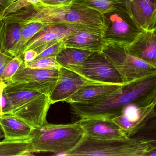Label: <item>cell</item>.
Here are the masks:
<instances>
[{"instance_id":"cell-26","label":"cell","mask_w":156,"mask_h":156,"mask_svg":"<svg viewBox=\"0 0 156 156\" xmlns=\"http://www.w3.org/2000/svg\"><path fill=\"white\" fill-rule=\"evenodd\" d=\"M23 62V59L18 57H14L6 64L2 77L3 80L5 83L11 81L12 76L15 74Z\"/></svg>"},{"instance_id":"cell-19","label":"cell","mask_w":156,"mask_h":156,"mask_svg":"<svg viewBox=\"0 0 156 156\" xmlns=\"http://www.w3.org/2000/svg\"><path fill=\"white\" fill-rule=\"evenodd\" d=\"M47 24L36 22L21 26L22 29L21 38L12 49L8 50V52L14 57H18L23 59L26 46L31 38Z\"/></svg>"},{"instance_id":"cell-24","label":"cell","mask_w":156,"mask_h":156,"mask_svg":"<svg viewBox=\"0 0 156 156\" xmlns=\"http://www.w3.org/2000/svg\"><path fill=\"white\" fill-rule=\"evenodd\" d=\"M24 64L28 67L43 69L59 70L61 67L57 61L56 58L53 57L37 59L32 62H24Z\"/></svg>"},{"instance_id":"cell-4","label":"cell","mask_w":156,"mask_h":156,"mask_svg":"<svg viewBox=\"0 0 156 156\" xmlns=\"http://www.w3.org/2000/svg\"><path fill=\"white\" fill-rule=\"evenodd\" d=\"M102 14V35L105 43H116L127 46L144 31L131 14L129 0Z\"/></svg>"},{"instance_id":"cell-14","label":"cell","mask_w":156,"mask_h":156,"mask_svg":"<svg viewBox=\"0 0 156 156\" xmlns=\"http://www.w3.org/2000/svg\"><path fill=\"white\" fill-rule=\"evenodd\" d=\"M58 70L43 69L27 67L24 62L20 66L10 82L56 84Z\"/></svg>"},{"instance_id":"cell-9","label":"cell","mask_w":156,"mask_h":156,"mask_svg":"<svg viewBox=\"0 0 156 156\" xmlns=\"http://www.w3.org/2000/svg\"><path fill=\"white\" fill-rule=\"evenodd\" d=\"M77 122L83 128L85 135L96 139H122L126 133L112 120L103 118H83Z\"/></svg>"},{"instance_id":"cell-10","label":"cell","mask_w":156,"mask_h":156,"mask_svg":"<svg viewBox=\"0 0 156 156\" xmlns=\"http://www.w3.org/2000/svg\"><path fill=\"white\" fill-rule=\"evenodd\" d=\"M65 47H74L95 52L101 51L105 42L102 31L84 27L74 31L63 39Z\"/></svg>"},{"instance_id":"cell-25","label":"cell","mask_w":156,"mask_h":156,"mask_svg":"<svg viewBox=\"0 0 156 156\" xmlns=\"http://www.w3.org/2000/svg\"><path fill=\"white\" fill-rule=\"evenodd\" d=\"M6 46L7 50L12 49L19 41L22 36V27L16 24L7 25Z\"/></svg>"},{"instance_id":"cell-36","label":"cell","mask_w":156,"mask_h":156,"mask_svg":"<svg viewBox=\"0 0 156 156\" xmlns=\"http://www.w3.org/2000/svg\"><path fill=\"white\" fill-rule=\"evenodd\" d=\"M154 32H155V33L156 34V26L154 30Z\"/></svg>"},{"instance_id":"cell-18","label":"cell","mask_w":156,"mask_h":156,"mask_svg":"<svg viewBox=\"0 0 156 156\" xmlns=\"http://www.w3.org/2000/svg\"><path fill=\"white\" fill-rule=\"evenodd\" d=\"M31 138L25 139H6L0 141V156H31Z\"/></svg>"},{"instance_id":"cell-12","label":"cell","mask_w":156,"mask_h":156,"mask_svg":"<svg viewBox=\"0 0 156 156\" xmlns=\"http://www.w3.org/2000/svg\"><path fill=\"white\" fill-rule=\"evenodd\" d=\"M122 85L93 82L81 88L65 101L69 103L94 102L111 95L120 89Z\"/></svg>"},{"instance_id":"cell-17","label":"cell","mask_w":156,"mask_h":156,"mask_svg":"<svg viewBox=\"0 0 156 156\" xmlns=\"http://www.w3.org/2000/svg\"><path fill=\"white\" fill-rule=\"evenodd\" d=\"M126 136L142 143L156 141V104Z\"/></svg>"},{"instance_id":"cell-27","label":"cell","mask_w":156,"mask_h":156,"mask_svg":"<svg viewBox=\"0 0 156 156\" xmlns=\"http://www.w3.org/2000/svg\"><path fill=\"white\" fill-rule=\"evenodd\" d=\"M73 0H41L39 2L47 5H69L73 2Z\"/></svg>"},{"instance_id":"cell-34","label":"cell","mask_w":156,"mask_h":156,"mask_svg":"<svg viewBox=\"0 0 156 156\" xmlns=\"http://www.w3.org/2000/svg\"><path fill=\"white\" fill-rule=\"evenodd\" d=\"M156 5V0H146Z\"/></svg>"},{"instance_id":"cell-32","label":"cell","mask_w":156,"mask_h":156,"mask_svg":"<svg viewBox=\"0 0 156 156\" xmlns=\"http://www.w3.org/2000/svg\"><path fill=\"white\" fill-rule=\"evenodd\" d=\"M146 156H156V149L150 148Z\"/></svg>"},{"instance_id":"cell-33","label":"cell","mask_w":156,"mask_h":156,"mask_svg":"<svg viewBox=\"0 0 156 156\" xmlns=\"http://www.w3.org/2000/svg\"><path fill=\"white\" fill-rule=\"evenodd\" d=\"M2 129L0 128V140L4 137V134H3V133L2 134Z\"/></svg>"},{"instance_id":"cell-13","label":"cell","mask_w":156,"mask_h":156,"mask_svg":"<svg viewBox=\"0 0 156 156\" xmlns=\"http://www.w3.org/2000/svg\"><path fill=\"white\" fill-rule=\"evenodd\" d=\"M126 48L131 55L152 65L156 60L155 32L154 30H144Z\"/></svg>"},{"instance_id":"cell-8","label":"cell","mask_w":156,"mask_h":156,"mask_svg":"<svg viewBox=\"0 0 156 156\" xmlns=\"http://www.w3.org/2000/svg\"><path fill=\"white\" fill-rule=\"evenodd\" d=\"M51 105L48 95L43 94L7 114L38 129L48 123L47 115Z\"/></svg>"},{"instance_id":"cell-35","label":"cell","mask_w":156,"mask_h":156,"mask_svg":"<svg viewBox=\"0 0 156 156\" xmlns=\"http://www.w3.org/2000/svg\"><path fill=\"white\" fill-rule=\"evenodd\" d=\"M152 65H153L156 68V60L154 62V63H153Z\"/></svg>"},{"instance_id":"cell-2","label":"cell","mask_w":156,"mask_h":156,"mask_svg":"<svg viewBox=\"0 0 156 156\" xmlns=\"http://www.w3.org/2000/svg\"><path fill=\"white\" fill-rule=\"evenodd\" d=\"M85 135L77 122L69 124L48 123L35 129L32 140V152H48L65 155L79 144Z\"/></svg>"},{"instance_id":"cell-31","label":"cell","mask_w":156,"mask_h":156,"mask_svg":"<svg viewBox=\"0 0 156 156\" xmlns=\"http://www.w3.org/2000/svg\"><path fill=\"white\" fill-rule=\"evenodd\" d=\"M145 143L148 146L149 148H151V149H156V141L148 142V143Z\"/></svg>"},{"instance_id":"cell-16","label":"cell","mask_w":156,"mask_h":156,"mask_svg":"<svg viewBox=\"0 0 156 156\" xmlns=\"http://www.w3.org/2000/svg\"><path fill=\"white\" fill-rule=\"evenodd\" d=\"M0 128L5 139H25L33 137L35 129L16 116L8 114L0 116Z\"/></svg>"},{"instance_id":"cell-30","label":"cell","mask_w":156,"mask_h":156,"mask_svg":"<svg viewBox=\"0 0 156 156\" xmlns=\"http://www.w3.org/2000/svg\"><path fill=\"white\" fill-rule=\"evenodd\" d=\"M8 3V0H0V13L5 8Z\"/></svg>"},{"instance_id":"cell-7","label":"cell","mask_w":156,"mask_h":156,"mask_svg":"<svg viewBox=\"0 0 156 156\" xmlns=\"http://www.w3.org/2000/svg\"><path fill=\"white\" fill-rule=\"evenodd\" d=\"M58 71L56 83L48 96L51 104L65 101L81 88L96 82L67 68L61 67Z\"/></svg>"},{"instance_id":"cell-29","label":"cell","mask_w":156,"mask_h":156,"mask_svg":"<svg viewBox=\"0 0 156 156\" xmlns=\"http://www.w3.org/2000/svg\"><path fill=\"white\" fill-rule=\"evenodd\" d=\"M6 83L2 79H0V116L4 114L2 107V100L4 89L6 86Z\"/></svg>"},{"instance_id":"cell-28","label":"cell","mask_w":156,"mask_h":156,"mask_svg":"<svg viewBox=\"0 0 156 156\" xmlns=\"http://www.w3.org/2000/svg\"><path fill=\"white\" fill-rule=\"evenodd\" d=\"M38 53L34 49H29L24 52L23 56L24 62L25 63L32 62L36 59Z\"/></svg>"},{"instance_id":"cell-15","label":"cell","mask_w":156,"mask_h":156,"mask_svg":"<svg viewBox=\"0 0 156 156\" xmlns=\"http://www.w3.org/2000/svg\"><path fill=\"white\" fill-rule=\"evenodd\" d=\"M129 7L134 19L143 30H154L156 5L146 0H129Z\"/></svg>"},{"instance_id":"cell-11","label":"cell","mask_w":156,"mask_h":156,"mask_svg":"<svg viewBox=\"0 0 156 156\" xmlns=\"http://www.w3.org/2000/svg\"><path fill=\"white\" fill-rule=\"evenodd\" d=\"M84 27H88L77 25L48 24L28 42L25 48V52L28 49H34L48 42L63 40L74 31Z\"/></svg>"},{"instance_id":"cell-3","label":"cell","mask_w":156,"mask_h":156,"mask_svg":"<svg viewBox=\"0 0 156 156\" xmlns=\"http://www.w3.org/2000/svg\"><path fill=\"white\" fill-rule=\"evenodd\" d=\"M149 149L145 143L128 137L101 140L84 135L79 144L65 156H146Z\"/></svg>"},{"instance_id":"cell-21","label":"cell","mask_w":156,"mask_h":156,"mask_svg":"<svg viewBox=\"0 0 156 156\" xmlns=\"http://www.w3.org/2000/svg\"><path fill=\"white\" fill-rule=\"evenodd\" d=\"M126 0H73L77 4L94 9L101 13H106Z\"/></svg>"},{"instance_id":"cell-22","label":"cell","mask_w":156,"mask_h":156,"mask_svg":"<svg viewBox=\"0 0 156 156\" xmlns=\"http://www.w3.org/2000/svg\"><path fill=\"white\" fill-rule=\"evenodd\" d=\"M7 26V24L3 19L0 20V79H2L5 66L14 57L6 48Z\"/></svg>"},{"instance_id":"cell-1","label":"cell","mask_w":156,"mask_h":156,"mask_svg":"<svg viewBox=\"0 0 156 156\" xmlns=\"http://www.w3.org/2000/svg\"><path fill=\"white\" fill-rule=\"evenodd\" d=\"M7 25L20 26L31 23L77 25L102 30L103 14L87 6L77 4L47 5L38 2L11 13L2 18Z\"/></svg>"},{"instance_id":"cell-5","label":"cell","mask_w":156,"mask_h":156,"mask_svg":"<svg viewBox=\"0 0 156 156\" xmlns=\"http://www.w3.org/2000/svg\"><path fill=\"white\" fill-rule=\"evenodd\" d=\"M101 51L127 82L156 72L153 65L131 55L126 46L105 43Z\"/></svg>"},{"instance_id":"cell-6","label":"cell","mask_w":156,"mask_h":156,"mask_svg":"<svg viewBox=\"0 0 156 156\" xmlns=\"http://www.w3.org/2000/svg\"><path fill=\"white\" fill-rule=\"evenodd\" d=\"M67 68L96 82L123 85V77L102 51L93 52L83 62Z\"/></svg>"},{"instance_id":"cell-23","label":"cell","mask_w":156,"mask_h":156,"mask_svg":"<svg viewBox=\"0 0 156 156\" xmlns=\"http://www.w3.org/2000/svg\"><path fill=\"white\" fill-rule=\"evenodd\" d=\"M65 48L63 40H59L45 43L34 49L38 53L37 59L47 57L56 58L58 53Z\"/></svg>"},{"instance_id":"cell-20","label":"cell","mask_w":156,"mask_h":156,"mask_svg":"<svg viewBox=\"0 0 156 156\" xmlns=\"http://www.w3.org/2000/svg\"><path fill=\"white\" fill-rule=\"evenodd\" d=\"M93 52L90 50L67 47L58 53L56 59L61 67L68 68L83 62Z\"/></svg>"}]
</instances>
